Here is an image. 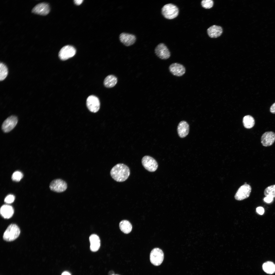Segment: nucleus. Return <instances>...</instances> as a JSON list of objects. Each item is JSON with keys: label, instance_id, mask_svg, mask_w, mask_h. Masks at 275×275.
Listing matches in <instances>:
<instances>
[{"label": "nucleus", "instance_id": "obj_1", "mask_svg": "<svg viewBox=\"0 0 275 275\" xmlns=\"http://www.w3.org/2000/svg\"><path fill=\"white\" fill-rule=\"evenodd\" d=\"M130 174L129 168L123 163H118L111 169L110 174L112 178L117 182H121L126 180Z\"/></svg>", "mask_w": 275, "mask_h": 275}, {"label": "nucleus", "instance_id": "obj_2", "mask_svg": "<svg viewBox=\"0 0 275 275\" xmlns=\"http://www.w3.org/2000/svg\"><path fill=\"white\" fill-rule=\"evenodd\" d=\"M20 230L16 224H11L7 228L3 234V239L7 241H11L15 240L19 236Z\"/></svg>", "mask_w": 275, "mask_h": 275}, {"label": "nucleus", "instance_id": "obj_3", "mask_svg": "<svg viewBox=\"0 0 275 275\" xmlns=\"http://www.w3.org/2000/svg\"><path fill=\"white\" fill-rule=\"evenodd\" d=\"M179 9L175 5L168 4L164 5L161 9L162 15L166 19H172L176 17L179 13Z\"/></svg>", "mask_w": 275, "mask_h": 275}, {"label": "nucleus", "instance_id": "obj_4", "mask_svg": "<svg viewBox=\"0 0 275 275\" xmlns=\"http://www.w3.org/2000/svg\"><path fill=\"white\" fill-rule=\"evenodd\" d=\"M163 253L161 249L155 248L151 251L150 254V260L154 265H160L163 262Z\"/></svg>", "mask_w": 275, "mask_h": 275}, {"label": "nucleus", "instance_id": "obj_5", "mask_svg": "<svg viewBox=\"0 0 275 275\" xmlns=\"http://www.w3.org/2000/svg\"><path fill=\"white\" fill-rule=\"evenodd\" d=\"M142 163L144 168L150 172L155 171L158 167V164L156 160L148 156H145L143 157Z\"/></svg>", "mask_w": 275, "mask_h": 275}, {"label": "nucleus", "instance_id": "obj_6", "mask_svg": "<svg viewBox=\"0 0 275 275\" xmlns=\"http://www.w3.org/2000/svg\"><path fill=\"white\" fill-rule=\"evenodd\" d=\"M251 187L249 185L244 184L239 188L235 195L236 199L238 200H242L247 198L250 196Z\"/></svg>", "mask_w": 275, "mask_h": 275}, {"label": "nucleus", "instance_id": "obj_7", "mask_svg": "<svg viewBox=\"0 0 275 275\" xmlns=\"http://www.w3.org/2000/svg\"><path fill=\"white\" fill-rule=\"evenodd\" d=\"M76 50L73 46L66 45L63 47L59 53V58L62 60H66L74 56L76 53Z\"/></svg>", "mask_w": 275, "mask_h": 275}, {"label": "nucleus", "instance_id": "obj_8", "mask_svg": "<svg viewBox=\"0 0 275 275\" xmlns=\"http://www.w3.org/2000/svg\"><path fill=\"white\" fill-rule=\"evenodd\" d=\"M67 185L64 181L60 179L54 180L49 185V188L52 191L57 193L64 192L66 189Z\"/></svg>", "mask_w": 275, "mask_h": 275}, {"label": "nucleus", "instance_id": "obj_9", "mask_svg": "<svg viewBox=\"0 0 275 275\" xmlns=\"http://www.w3.org/2000/svg\"><path fill=\"white\" fill-rule=\"evenodd\" d=\"M86 103L88 109L91 112H97L100 109L99 100L95 95H91L89 96L87 99Z\"/></svg>", "mask_w": 275, "mask_h": 275}, {"label": "nucleus", "instance_id": "obj_10", "mask_svg": "<svg viewBox=\"0 0 275 275\" xmlns=\"http://www.w3.org/2000/svg\"><path fill=\"white\" fill-rule=\"evenodd\" d=\"M155 53L159 58L162 60L167 59L170 58V52L166 46L163 43L158 45L155 50Z\"/></svg>", "mask_w": 275, "mask_h": 275}, {"label": "nucleus", "instance_id": "obj_11", "mask_svg": "<svg viewBox=\"0 0 275 275\" xmlns=\"http://www.w3.org/2000/svg\"><path fill=\"white\" fill-rule=\"evenodd\" d=\"M18 121L17 117L12 115L6 119L3 123L2 129L4 132H8L12 130L16 126Z\"/></svg>", "mask_w": 275, "mask_h": 275}, {"label": "nucleus", "instance_id": "obj_12", "mask_svg": "<svg viewBox=\"0 0 275 275\" xmlns=\"http://www.w3.org/2000/svg\"><path fill=\"white\" fill-rule=\"evenodd\" d=\"M261 140L263 146L265 147L270 146L275 141V133L271 131L265 132L262 135Z\"/></svg>", "mask_w": 275, "mask_h": 275}, {"label": "nucleus", "instance_id": "obj_13", "mask_svg": "<svg viewBox=\"0 0 275 275\" xmlns=\"http://www.w3.org/2000/svg\"><path fill=\"white\" fill-rule=\"evenodd\" d=\"M169 69L173 75L178 77L183 76L186 72L185 67L182 64L177 63H173L170 65Z\"/></svg>", "mask_w": 275, "mask_h": 275}, {"label": "nucleus", "instance_id": "obj_14", "mask_svg": "<svg viewBox=\"0 0 275 275\" xmlns=\"http://www.w3.org/2000/svg\"><path fill=\"white\" fill-rule=\"evenodd\" d=\"M119 38L120 42L127 46L133 44L136 40L135 35L125 33H121L119 35Z\"/></svg>", "mask_w": 275, "mask_h": 275}, {"label": "nucleus", "instance_id": "obj_15", "mask_svg": "<svg viewBox=\"0 0 275 275\" xmlns=\"http://www.w3.org/2000/svg\"><path fill=\"white\" fill-rule=\"evenodd\" d=\"M50 8L48 4L42 3L36 5L32 9V12L34 13L42 15H46L49 12Z\"/></svg>", "mask_w": 275, "mask_h": 275}, {"label": "nucleus", "instance_id": "obj_16", "mask_svg": "<svg viewBox=\"0 0 275 275\" xmlns=\"http://www.w3.org/2000/svg\"><path fill=\"white\" fill-rule=\"evenodd\" d=\"M189 126L186 121H182L179 123L177 128L178 133L181 138L185 137L188 134Z\"/></svg>", "mask_w": 275, "mask_h": 275}, {"label": "nucleus", "instance_id": "obj_17", "mask_svg": "<svg viewBox=\"0 0 275 275\" xmlns=\"http://www.w3.org/2000/svg\"><path fill=\"white\" fill-rule=\"evenodd\" d=\"M207 32L210 37L212 38H216L221 36L223 30L221 26L214 25L208 29Z\"/></svg>", "mask_w": 275, "mask_h": 275}, {"label": "nucleus", "instance_id": "obj_18", "mask_svg": "<svg viewBox=\"0 0 275 275\" xmlns=\"http://www.w3.org/2000/svg\"><path fill=\"white\" fill-rule=\"evenodd\" d=\"M90 243V250L93 252L98 251L100 246V241L99 237L95 234H92L89 237Z\"/></svg>", "mask_w": 275, "mask_h": 275}, {"label": "nucleus", "instance_id": "obj_19", "mask_svg": "<svg viewBox=\"0 0 275 275\" xmlns=\"http://www.w3.org/2000/svg\"><path fill=\"white\" fill-rule=\"evenodd\" d=\"M12 207L10 205L5 204L2 205L0 209V213L4 218L8 219L11 218L14 213Z\"/></svg>", "mask_w": 275, "mask_h": 275}, {"label": "nucleus", "instance_id": "obj_20", "mask_svg": "<svg viewBox=\"0 0 275 275\" xmlns=\"http://www.w3.org/2000/svg\"><path fill=\"white\" fill-rule=\"evenodd\" d=\"M117 82V78L115 76L113 75H109L104 79V84L106 87L111 88L115 86Z\"/></svg>", "mask_w": 275, "mask_h": 275}, {"label": "nucleus", "instance_id": "obj_21", "mask_svg": "<svg viewBox=\"0 0 275 275\" xmlns=\"http://www.w3.org/2000/svg\"><path fill=\"white\" fill-rule=\"evenodd\" d=\"M262 268L267 274H272L275 272V264L272 262L268 261L264 263L262 265Z\"/></svg>", "mask_w": 275, "mask_h": 275}, {"label": "nucleus", "instance_id": "obj_22", "mask_svg": "<svg viewBox=\"0 0 275 275\" xmlns=\"http://www.w3.org/2000/svg\"><path fill=\"white\" fill-rule=\"evenodd\" d=\"M119 227L121 231L126 234H128L130 232L132 229L131 223L127 220L121 221L119 223Z\"/></svg>", "mask_w": 275, "mask_h": 275}, {"label": "nucleus", "instance_id": "obj_23", "mask_svg": "<svg viewBox=\"0 0 275 275\" xmlns=\"http://www.w3.org/2000/svg\"><path fill=\"white\" fill-rule=\"evenodd\" d=\"M243 122L244 126L247 129L252 128L254 126L255 123L254 119L250 115H247L244 116Z\"/></svg>", "mask_w": 275, "mask_h": 275}, {"label": "nucleus", "instance_id": "obj_24", "mask_svg": "<svg viewBox=\"0 0 275 275\" xmlns=\"http://www.w3.org/2000/svg\"><path fill=\"white\" fill-rule=\"evenodd\" d=\"M264 194L266 197L275 198V184L267 187L264 190Z\"/></svg>", "mask_w": 275, "mask_h": 275}, {"label": "nucleus", "instance_id": "obj_25", "mask_svg": "<svg viewBox=\"0 0 275 275\" xmlns=\"http://www.w3.org/2000/svg\"><path fill=\"white\" fill-rule=\"evenodd\" d=\"M8 74V68L6 65L2 63L0 64V80H4Z\"/></svg>", "mask_w": 275, "mask_h": 275}, {"label": "nucleus", "instance_id": "obj_26", "mask_svg": "<svg viewBox=\"0 0 275 275\" xmlns=\"http://www.w3.org/2000/svg\"><path fill=\"white\" fill-rule=\"evenodd\" d=\"M23 176V174L21 172L17 171L13 173L11 176V178L13 181L19 182L22 178Z\"/></svg>", "mask_w": 275, "mask_h": 275}, {"label": "nucleus", "instance_id": "obj_27", "mask_svg": "<svg viewBox=\"0 0 275 275\" xmlns=\"http://www.w3.org/2000/svg\"><path fill=\"white\" fill-rule=\"evenodd\" d=\"M202 7L206 9H209L212 8L214 4L213 1L212 0H203L201 2Z\"/></svg>", "mask_w": 275, "mask_h": 275}, {"label": "nucleus", "instance_id": "obj_28", "mask_svg": "<svg viewBox=\"0 0 275 275\" xmlns=\"http://www.w3.org/2000/svg\"><path fill=\"white\" fill-rule=\"evenodd\" d=\"M15 197L12 195H7L4 199L5 202L8 204L12 203L14 201Z\"/></svg>", "mask_w": 275, "mask_h": 275}, {"label": "nucleus", "instance_id": "obj_29", "mask_svg": "<svg viewBox=\"0 0 275 275\" xmlns=\"http://www.w3.org/2000/svg\"><path fill=\"white\" fill-rule=\"evenodd\" d=\"M256 211L259 214L263 215L264 212V209L262 207H258L257 208Z\"/></svg>", "mask_w": 275, "mask_h": 275}, {"label": "nucleus", "instance_id": "obj_30", "mask_svg": "<svg viewBox=\"0 0 275 275\" xmlns=\"http://www.w3.org/2000/svg\"><path fill=\"white\" fill-rule=\"evenodd\" d=\"M273 200V198L269 196H267L265 197L264 200V201L267 203L271 202Z\"/></svg>", "mask_w": 275, "mask_h": 275}, {"label": "nucleus", "instance_id": "obj_31", "mask_svg": "<svg viewBox=\"0 0 275 275\" xmlns=\"http://www.w3.org/2000/svg\"><path fill=\"white\" fill-rule=\"evenodd\" d=\"M270 111L271 113L275 114V102L270 107Z\"/></svg>", "mask_w": 275, "mask_h": 275}, {"label": "nucleus", "instance_id": "obj_32", "mask_svg": "<svg viewBox=\"0 0 275 275\" xmlns=\"http://www.w3.org/2000/svg\"><path fill=\"white\" fill-rule=\"evenodd\" d=\"M83 1V0H75L74 1L75 3L77 5H80L82 3Z\"/></svg>", "mask_w": 275, "mask_h": 275}, {"label": "nucleus", "instance_id": "obj_33", "mask_svg": "<svg viewBox=\"0 0 275 275\" xmlns=\"http://www.w3.org/2000/svg\"><path fill=\"white\" fill-rule=\"evenodd\" d=\"M61 275H71L70 273L67 271H64L63 272Z\"/></svg>", "mask_w": 275, "mask_h": 275}, {"label": "nucleus", "instance_id": "obj_34", "mask_svg": "<svg viewBox=\"0 0 275 275\" xmlns=\"http://www.w3.org/2000/svg\"><path fill=\"white\" fill-rule=\"evenodd\" d=\"M114 272L113 271H110L108 272V275H112L114 274Z\"/></svg>", "mask_w": 275, "mask_h": 275}, {"label": "nucleus", "instance_id": "obj_35", "mask_svg": "<svg viewBox=\"0 0 275 275\" xmlns=\"http://www.w3.org/2000/svg\"><path fill=\"white\" fill-rule=\"evenodd\" d=\"M112 275H120L119 274H112Z\"/></svg>", "mask_w": 275, "mask_h": 275}]
</instances>
